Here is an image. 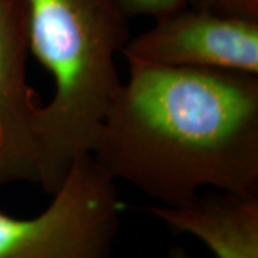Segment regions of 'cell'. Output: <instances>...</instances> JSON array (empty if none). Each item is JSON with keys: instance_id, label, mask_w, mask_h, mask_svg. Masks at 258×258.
<instances>
[{"instance_id": "obj_1", "label": "cell", "mask_w": 258, "mask_h": 258, "mask_svg": "<svg viewBox=\"0 0 258 258\" xmlns=\"http://www.w3.org/2000/svg\"><path fill=\"white\" fill-rule=\"evenodd\" d=\"M126 60L91 154L102 171L166 207L258 195V75Z\"/></svg>"}, {"instance_id": "obj_2", "label": "cell", "mask_w": 258, "mask_h": 258, "mask_svg": "<svg viewBox=\"0 0 258 258\" xmlns=\"http://www.w3.org/2000/svg\"><path fill=\"white\" fill-rule=\"evenodd\" d=\"M29 52L53 78L39 106V185L53 194L79 158L91 155L119 91L116 56L129 42L128 19L111 0H25Z\"/></svg>"}, {"instance_id": "obj_3", "label": "cell", "mask_w": 258, "mask_h": 258, "mask_svg": "<svg viewBox=\"0 0 258 258\" xmlns=\"http://www.w3.org/2000/svg\"><path fill=\"white\" fill-rule=\"evenodd\" d=\"M52 195L32 218L0 210V258H111L122 212L111 176L86 155Z\"/></svg>"}, {"instance_id": "obj_4", "label": "cell", "mask_w": 258, "mask_h": 258, "mask_svg": "<svg viewBox=\"0 0 258 258\" xmlns=\"http://www.w3.org/2000/svg\"><path fill=\"white\" fill-rule=\"evenodd\" d=\"M122 55L171 68L258 75V19L186 8L129 39Z\"/></svg>"}, {"instance_id": "obj_5", "label": "cell", "mask_w": 258, "mask_h": 258, "mask_svg": "<svg viewBox=\"0 0 258 258\" xmlns=\"http://www.w3.org/2000/svg\"><path fill=\"white\" fill-rule=\"evenodd\" d=\"M28 13L25 0H0V189L39 184L36 115L40 106L28 82Z\"/></svg>"}, {"instance_id": "obj_6", "label": "cell", "mask_w": 258, "mask_h": 258, "mask_svg": "<svg viewBox=\"0 0 258 258\" xmlns=\"http://www.w3.org/2000/svg\"><path fill=\"white\" fill-rule=\"evenodd\" d=\"M147 211L201 241L215 258H258V195L212 191L185 205H152Z\"/></svg>"}, {"instance_id": "obj_7", "label": "cell", "mask_w": 258, "mask_h": 258, "mask_svg": "<svg viewBox=\"0 0 258 258\" xmlns=\"http://www.w3.org/2000/svg\"><path fill=\"white\" fill-rule=\"evenodd\" d=\"M126 19L147 16L158 20L197 6L198 0H111Z\"/></svg>"}, {"instance_id": "obj_8", "label": "cell", "mask_w": 258, "mask_h": 258, "mask_svg": "<svg viewBox=\"0 0 258 258\" xmlns=\"http://www.w3.org/2000/svg\"><path fill=\"white\" fill-rule=\"evenodd\" d=\"M197 6L225 15L258 19V0H198Z\"/></svg>"}]
</instances>
